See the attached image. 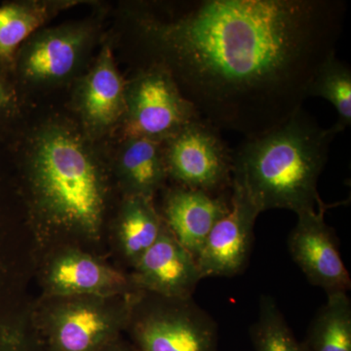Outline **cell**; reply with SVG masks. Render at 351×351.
Listing matches in <instances>:
<instances>
[{
	"instance_id": "4",
	"label": "cell",
	"mask_w": 351,
	"mask_h": 351,
	"mask_svg": "<svg viewBox=\"0 0 351 351\" xmlns=\"http://www.w3.org/2000/svg\"><path fill=\"white\" fill-rule=\"evenodd\" d=\"M136 293L47 297L36 341L46 351H100L125 331Z\"/></svg>"
},
{
	"instance_id": "9",
	"label": "cell",
	"mask_w": 351,
	"mask_h": 351,
	"mask_svg": "<svg viewBox=\"0 0 351 351\" xmlns=\"http://www.w3.org/2000/svg\"><path fill=\"white\" fill-rule=\"evenodd\" d=\"M331 206L322 201L316 209L298 215L297 225L288 237L291 257L307 280L323 289L327 295L348 293L351 287L336 233L325 221V213Z\"/></svg>"
},
{
	"instance_id": "3",
	"label": "cell",
	"mask_w": 351,
	"mask_h": 351,
	"mask_svg": "<svg viewBox=\"0 0 351 351\" xmlns=\"http://www.w3.org/2000/svg\"><path fill=\"white\" fill-rule=\"evenodd\" d=\"M339 133L323 128L304 108L271 130L245 138L233 149L232 188L260 213L285 209L299 215L322 202L318 180Z\"/></svg>"
},
{
	"instance_id": "18",
	"label": "cell",
	"mask_w": 351,
	"mask_h": 351,
	"mask_svg": "<svg viewBox=\"0 0 351 351\" xmlns=\"http://www.w3.org/2000/svg\"><path fill=\"white\" fill-rule=\"evenodd\" d=\"M304 351H351V302L348 293L327 295L302 341Z\"/></svg>"
},
{
	"instance_id": "5",
	"label": "cell",
	"mask_w": 351,
	"mask_h": 351,
	"mask_svg": "<svg viewBox=\"0 0 351 351\" xmlns=\"http://www.w3.org/2000/svg\"><path fill=\"white\" fill-rule=\"evenodd\" d=\"M125 332L137 351H218V325L193 298L138 291Z\"/></svg>"
},
{
	"instance_id": "20",
	"label": "cell",
	"mask_w": 351,
	"mask_h": 351,
	"mask_svg": "<svg viewBox=\"0 0 351 351\" xmlns=\"http://www.w3.org/2000/svg\"><path fill=\"white\" fill-rule=\"evenodd\" d=\"M249 334L255 351H304L302 341L295 338L270 295L261 297L258 319L251 325Z\"/></svg>"
},
{
	"instance_id": "21",
	"label": "cell",
	"mask_w": 351,
	"mask_h": 351,
	"mask_svg": "<svg viewBox=\"0 0 351 351\" xmlns=\"http://www.w3.org/2000/svg\"><path fill=\"white\" fill-rule=\"evenodd\" d=\"M7 71L8 69L0 64V123L13 117L18 106L17 93L7 78Z\"/></svg>"
},
{
	"instance_id": "2",
	"label": "cell",
	"mask_w": 351,
	"mask_h": 351,
	"mask_svg": "<svg viewBox=\"0 0 351 351\" xmlns=\"http://www.w3.org/2000/svg\"><path fill=\"white\" fill-rule=\"evenodd\" d=\"M25 160L32 214L41 234L100 239L107 179L82 132L64 121L44 124L29 140Z\"/></svg>"
},
{
	"instance_id": "12",
	"label": "cell",
	"mask_w": 351,
	"mask_h": 351,
	"mask_svg": "<svg viewBox=\"0 0 351 351\" xmlns=\"http://www.w3.org/2000/svg\"><path fill=\"white\" fill-rule=\"evenodd\" d=\"M129 274L138 291L171 299L193 298L202 278L193 255L179 243L164 223L162 232Z\"/></svg>"
},
{
	"instance_id": "14",
	"label": "cell",
	"mask_w": 351,
	"mask_h": 351,
	"mask_svg": "<svg viewBox=\"0 0 351 351\" xmlns=\"http://www.w3.org/2000/svg\"><path fill=\"white\" fill-rule=\"evenodd\" d=\"M230 193L212 195L177 184L164 193L159 215L175 239L195 260L212 228L230 212Z\"/></svg>"
},
{
	"instance_id": "10",
	"label": "cell",
	"mask_w": 351,
	"mask_h": 351,
	"mask_svg": "<svg viewBox=\"0 0 351 351\" xmlns=\"http://www.w3.org/2000/svg\"><path fill=\"white\" fill-rule=\"evenodd\" d=\"M260 214L241 191L232 186L230 212L212 228L196 258L202 278L232 277L243 271Z\"/></svg>"
},
{
	"instance_id": "11",
	"label": "cell",
	"mask_w": 351,
	"mask_h": 351,
	"mask_svg": "<svg viewBox=\"0 0 351 351\" xmlns=\"http://www.w3.org/2000/svg\"><path fill=\"white\" fill-rule=\"evenodd\" d=\"M125 87L112 48L105 44L92 68L77 82L73 95V105L86 137H101L121 124Z\"/></svg>"
},
{
	"instance_id": "15",
	"label": "cell",
	"mask_w": 351,
	"mask_h": 351,
	"mask_svg": "<svg viewBox=\"0 0 351 351\" xmlns=\"http://www.w3.org/2000/svg\"><path fill=\"white\" fill-rule=\"evenodd\" d=\"M117 172L124 196L154 200L168 179L162 144L125 138L117 154Z\"/></svg>"
},
{
	"instance_id": "19",
	"label": "cell",
	"mask_w": 351,
	"mask_h": 351,
	"mask_svg": "<svg viewBox=\"0 0 351 351\" xmlns=\"http://www.w3.org/2000/svg\"><path fill=\"white\" fill-rule=\"evenodd\" d=\"M308 98H322L334 106L339 133L351 124V69L336 53L323 62L308 88Z\"/></svg>"
},
{
	"instance_id": "6",
	"label": "cell",
	"mask_w": 351,
	"mask_h": 351,
	"mask_svg": "<svg viewBox=\"0 0 351 351\" xmlns=\"http://www.w3.org/2000/svg\"><path fill=\"white\" fill-rule=\"evenodd\" d=\"M199 117L163 66L147 64L126 82L124 138H144L162 144Z\"/></svg>"
},
{
	"instance_id": "16",
	"label": "cell",
	"mask_w": 351,
	"mask_h": 351,
	"mask_svg": "<svg viewBox=\"0 0 351 351\" xmlns=\"http://www.w3.org/2000/svg\"><path fill=\"white\" fill-rule=\"evenodd\" d=\"M80 1H15L0 5V64L13 71L21 46L60 11Z\"/></svg>"
},
{
	"instance_id": "17",
	"label": "cell",
	"mask_w": 351,
	"mask_h": 351,
	"mask_svg": "<svg viewBox=\"0 0 351 351\" xmlns=\"http://www.w3.org/2000/svg\"><path fill=\"white\" fill-rule=\"evenodd\" d=\"M164 221L154 200L124 196L117 221L119 250L131 267L156 243Z\"/></svg>"
},
{
	"instance_id": "8",
	"label": "cell",
	"mask_w": 351,
	"mask_h": 351,
	"mask_svg": "<svg viewBox=\"0 0 351 351\" xmlns=\"http://www.w3.org/2000/svg\"><path fill=\"white\" fill-rule=\"evenodd\" d=\"M94 36L95 25L88 21L40 29L21 46L13 71L32 84L66 82L80 69Z\"/></svg>"
},
{
	"instance_id": "13",
	"label": "cell",
	"mask_w": 351,
	"mask_h": 351,
	"mask_svg": "<svg viewBox=\"0 0 351 351\" xmlns=\"http://www.w3.org/2000/svg\"><path fill=\"white\" fill-rule=\"evenodd\" d=\"M47 297L129 295L138 292L130 276L90 254L73 248L58 252L43 276Z\"/></svg>"
},
{
	"instance_id": "7",
	"label": "cell",
	"mask_w": 351,
	"mask_h": 351,
	"mask_svg": "<svg viewBox=\"0 0 351 351\" xmlns=\"http://www.w3.org/2000/svg\"><path fill=\"white\" fill-rule=\"evenodd\" d=\"M162 151L168 178L177 186L212 195L232 191L233 149L207 120L189 122L162 143Z\"/></svg>"
},
{
	"instance_id": "22",
	"label": "cell",
	"mask_w": 351,
	"mask_h": 351,
	"mask_svg": "<svg viewBox=\"0 0 351 351\" xmlns=\"http://www.w3.org/2000/svg\"><path fill=\"white\" fill-rule=\"evenodd\" d=\"M100 351H137L136 348L132 346L131 343L126 341L120 337V338L115 339L110 345L101 348Z\"/></svg>"
},
{
	"instance_id": "1",
	"label": "cell",
	"mask_w": 351,
	"mask_h": 351,
	"mask_svg": "<svg viewBox=\"0 0 351 351\" xmlns=\"http://www.w3.org/2000/svg\"><path fill=\"white\" fill-rule=\"evenodd\" d=\"M346 0H191L127 13L147 64L169 71L202 119L244 138L301 110L336 53Z\"/></svg>"
}]
</instances>
